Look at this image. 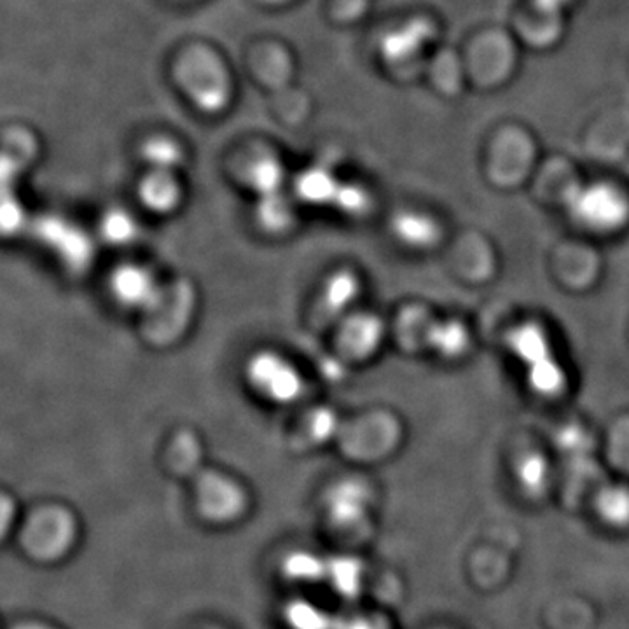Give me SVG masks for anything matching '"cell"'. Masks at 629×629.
I'll use <instances>...</instances> for the list:
<instances>
[{
  "mask_svg": "<svg viewBox=\"0 0 629 629\" xmlns=\"http://www.w3.org/2000/svg\"><path fill=\"white\" fill-rule=\"evenodd\" d=\"M509 352L526 373V382L544 398L559 397L566 388V373L554 355L550 335L539 323H521L508 334Z\"/></svg>",
  "mask_w": 629,
  "mask_h": 629,
  "instance_id": "6da1fadb",
  "label": "cell"
},
{
  "mask_svg": "<svg viewBox=\"0 0 629 629\" xmlns=\"http://www.w3.org/2000/svg\"><path fill=\"white\" fill-rule=\"evenodd\" d=\"M244 371L252 391L275 406H292L307 391L301 371L273 350L252 353Z\"/></svg>",
  "mask_w": 629,
  "mask_h": 629,
  "instance_id": "7a4b0ae2",
  "label": "cell"
},
{
  "mask_svg": "<svg viewBox=\"0 0 629 629\" xmlns=\"http://www.w3.org/2000/svg\"><path fill=\"white\" fill-rule=\"evenodd\" d=\"M571 212L577 223L587 230L616 231L629 217L628 200L610 185L595 184L575 191L571 196Z\"/></svg>",
  "mask_w": 629,
  "mask_h": 629,
  "instance_id": "3957f363",
  "label": "cell"
},
{
  "mask_svg": "<svg viewBox=\"0 0 629 629\" xmlns=\"http://www.w3.org/2000/svg\"><path fill=\"white\" fill-rule=\"evenodd\" d=\"M110 292L122 307L147 310L160 299V284L151 269L140 265H122L110 275Z\"/></svg>",
  "mask_w": 629,
  "mask_h": 629,
  "instance_id": "277c9868",
  "label": "cell"
},
{
  "mask_svg": "<svg viewBox=\"0 0 629 629\" xmlns=\"http://www.w3.org/2000/svg\"><path fill=\"white\" fill-rule=\"evenodd\" d=\"M72 535H74V530L67 516L46 514V516L38 518L26 530V550L38 558H58L68 550Z\"/></svg>",
  "mask_w": 629,
  "mask_h": 629,
  "instance_id": "5b68a950",
  "label": "cell"
},
{
  "mask_svg": "<svg viewBox=\"0 0 629 629\" xmlns=\"http://www.w3.org/2000/svg\"><path fill=\"white\" fill-rule=\"evenodd\" d=\"M385 338V323L367 311L347 314L340 328V343L350 355L365 359L373 355Z\"/></svg>",
  "mask_w": 629,
  "mask_h": 629,
  "instance_id": "8992f818",
  "label": "cell"
},
{
  "mask_svg": "<svg viewBox=\"0 0 629 629\" xmlns=\"http://www.w3.org/2000/svg\"><path fill=\"white\" fill-rule=\"evenodd\" d=\"M371 503L370 488L359 479H341L329 488L326 508L338 524H355L367 512Z\"/></svg>",
  "mask_w": 629,
  "mask_h": 629,
  "instance_id": "52a82bcc",
  "label": "cell"
},
{
  "mask_svg": "<svg viewBox=\"0 0 629 629\" xmlns=\"http://www.w3.org/2000/svg\"><path fill=\"white\" fill-rule=\"evenodd\" d=\"M392 236L398 244L412 250H427L434 247L440 238V227L433 217L416 212V210H403L392 217Z\"/></svg>",
  "mask_w": 629,
  "mask_h": 629,
  "instance_id": "ba28073f",
  "label": "cell"
},
{
  "mask_svg": "<svg viewBox=\"0 0 629 629\" xmlns=\"http://www.w3.org/2000/svg\"><path fill=\"white\" fill-rule=\"evenodd\" d=\"M361 289L362 284L355 273L350 269H338L323 281L322 296H320L323 311H328L332 317H343L352 310L361 296Z\"/></svg>",
  "mask_w": 629,
  "mask_h": 629,
  "instance_id": "9c48e42d",
  "label": "cell"
},
{
  "mask_svg": "<svg viewBox=\"0 0 629 629\" xmlns=\"http://www.w3.org/2000/svg\"><path fill=\"white\" fill-rule=\"evenodd\" d=\"M143 205L156 214H170L181 203V185L172 172L152 170L151 175L143 179L139 189Z\"/></svg>",
  "mask_w": 629,
  "mask_h": 629,
  "instance_id": "30bf717a",
  "label": "cell"
},
{
  "mask_svg": "<svg viewBox=\"0 0 629 629\" xmlns=\"http://www.w3.org/2000/svg\"><path fill=\"white\" fill-rule=\"evenodd\" d=\"M341 181L326 167L307 168L296 181V194L311 206H332Z\"/></svg>",
  "mask_w": 629,
  "mask_h": 629,
  "instance_id": "8fae6325",
  "label": "cell"
},
{
  "mask_svg": "<svg viewBox=\"0 0 629 629\" xmlns=\"http://www.w3.org/2000/svg\"><path fill=\"white\" fill-rule=\"evenodd\" d=\"M425 340H427L428 347L433 349L434 353L443 356V359H448V361L460 359L470 347L469 331L458 320L434 322L430 329H428Z\"/></svg>",
  "mask_w": 629,
  "mask_h": 629,
  "instance_id": "7c38bea8",
  "label": "cell"
},
{
  "mask_svg": "<svg viewBox=\"0 0 629 629\" xmlns=\"http://www.w3.org/2000/svg\"><path fill=\"white\" fill-rule=\"evenodd\" d=\"M430 30L424 23H412L386 34L382 41V53L388 62H404L419 50V46L427 41Z\"/></svg>",
  "mask_w": 629,
  "mask_h": 629,
  "instance_id": "4fadbf2b",
  "label": "cell"
},
{
  "mask_svg": "<svg viewBox=\"0 0 629 629\" xmlns=\"http://www.w3.org/2000/svg\"><path fill=\"white\" fill-rule=\"evenodd\" d=\"M284 181H286L284 167L271 156H263L248 167L247 182L257 198L281 193Z\"/></svg>",
  "mask_w": 629,
  "mask_h": 629,
  "instance_id": "5bb4252c",
  "label": "cell"
},
{
  "mask_svg": "<svg viewBox=\"0 0 629 629\" xmlns=\"http://www.w3.org/2000/svg\"><path fill=\"white\" fill-rule=\"evenodd\" d=\"M292 209L284 193L259 198L256 217L268 233H281L292 223Z\"/></svg>",
  "mask_w": 629,
  "mask_h": 629,
  "instance_id": "9a60e30c",
  "label": "cell"
},
{
  "mask_svg": "<svg viewBox=\"0 0 629 629\" xmlns=\"http://www.w3.org/2000/svg\"><path fill=\"white\" fill-rule=\"evenodd\" d=\"M371 205H373V198L367 193V189L355 182H341L335 191L334 202H332V209L353 218L364 217L370 212Z\"/></svg>",
  "mask_w": 629,
  "mask_h": 629,
  "instance_id": "2e32d148",
  "label": "cell"
},
{
  "mask_svg": "<svg viewBox=\"0 0 629 629\" xmlns=\"http://www.w3.org/2000/svg\"><path fill=\"white\" fill-rule=\"evenodd\" d=\"M102 235L113 245H130L139 236V226L134 215L126 210L114 209L102 218Z\"/></svg>",
  "mask_w": 629,
  "mask_h": 629,
  "instance_id": "e0dca14e",
  "label": "cell"
},
{
  "mask_svg": "<svg viewBox=\"0 0 629 629\" xmlns=\"http://www.w3.org/2000/svg\"><path fill=\"white\" fill-rule=\"evenodd\" d=\"M143 158L152 170L172 172L182 161V152L172 140L154 139L143 146Z\"/></svg>",
  "mask_w": 629,
  "mask_h": 629,
  "instance_id": "ac0fdd59",
  "label": "cell"
},
{
  "mask_svg": "<svg viewBox=\"0 0 629 629\" xmlns=\"http://www.w3.org/2000/svg\"><path fill=\"white\" fill-rule=\"evenodd\" d=\"M518 478L526 490H541L547 478V463L541 455H529L518 463Z\"/></svg>",
  "mask_w": 629,
  "mask_h": 629,
  "instance_id": "d6986e66",
  "label": "cell"
},
{
  "mask_svg": "<svg viewBox=\"0 0 629 629\" xmlns=\"http://www.w3.org/2000/svg\"><path fill=\"white\" fill-rule=\"evenodd\" d=\"M335 425H338V418L331 409H326V407L317 409L311 416V436L320 443H326L334 434Z\"/></svg>",
  "mask_w": 629,
  "mask_h": 629,
  "instance_id": "ffe728a7",
  "label": "cell"
},
{
  "mask_svg": "<svg viewBox=\"0 0 629 629\" xmlns=\"http://www.w3.org/2000/svg\"><path fill=\"white\" fill-rule=\"evenodd\" d=\"M11 512H13L11 505L0 500V539L4 537L6 530H8L9 523H11Z\"/></svg>",
  "mask_w": 629,
  "mask_h": 629,
  "instance_id": "44dd1931",
  "label": "cell"
},
{
  "mask_svg": "<svg viewBox=\"0 0 629 629\" xmlns=\"http://www.w3.org/2000/svg\"><path fill=\"white\" fill-rule=\"evenodd\" d=\"M537 4L541 6L545 11H553V9L559 8L563 4V0H537Z\"/></svg>",
  "mask_w": 629,
  "mask_h": 629,
  "instance_id": "7402d4cb",
  "label": "cell"
},
{
  "mask_svg": "<svg viewBox=\"0 0 629 629\" xmlns=\"http://www.w3.org/2000/svg\"><path fill=\"white\" fill-rule=\"evenodd\" d=\"M18 629H51V628H47V626L29 625V626H21V628Z\"/></svg>",
  "mask_w": 629,
  "mask_h": 629,
  "instance_id": "603a6c76",
  "label": "cell"
}]
</instances>
